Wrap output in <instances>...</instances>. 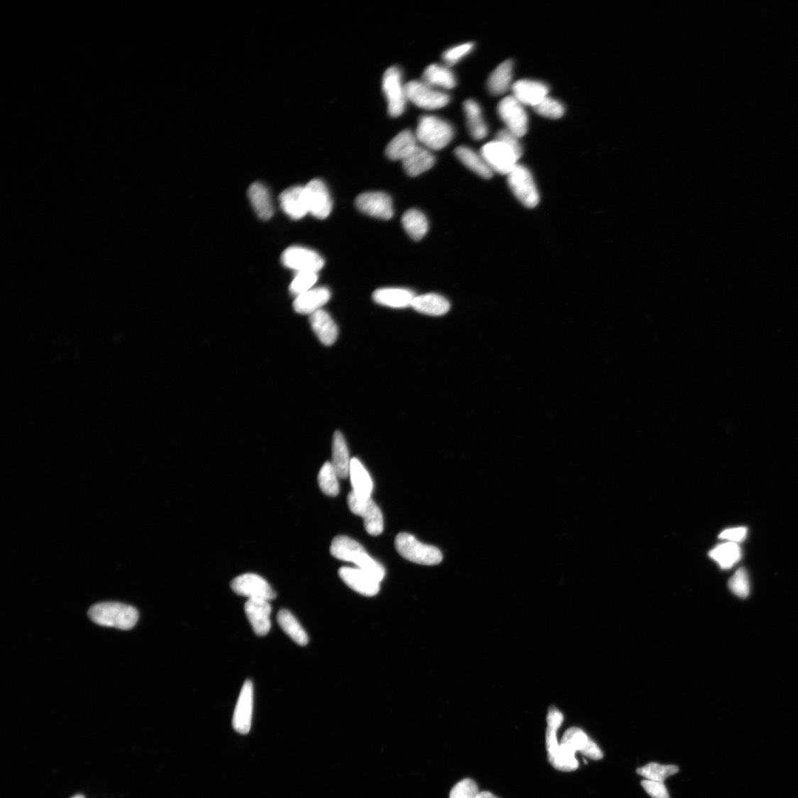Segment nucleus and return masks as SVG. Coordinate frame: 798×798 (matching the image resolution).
Here are the masks:
<instances>
[{
    "label": "nucleus",
    "mask_w": 798,
    "mask_h": 798,
    "mask_svg": "<svg viewBox=\"0 0 798 798\" xmlns=\"http://www.w3.org/2000/svg\"><path fill=\"white\" fill-rule=\"evenodd\" d=\"M402 223L410 237L416 241L422 240L429 229L426 216L420 210L414 209H409L404 214Z\"/></svg>",
    "instance_id": "35"
},
{
    "label": "nucleus",
    "mask_w": 798,
    "mask_h": 798,
    "mask_svg": "<svg viewBox=\"0 0 798 798\" xmlns=\"http://www.w3.org/2000/svg\"><path fill=\"white\" fill-rule=\"evenodd\" d=\"M496 139L501 141L507 143L508 145H510L511 148H513L520 156H522L523 148L519 141L520 138L512 133L510 131L507 130L506 129L504 130H501L498 133Z\"/></svg>",
    "instance_id": "46"
},
{
    "label": "nucleus",
    "mask_w": 798,
    "mask_h": 798,
    "mask_svg": "<svg viewBox=\"0 0 798 798\" xmlns=\"http://www.w3.org/2000/svg\"><path fill=\"white\" fill-rule=\"evenodd\" d=\"M641 785L652 798H669L668 791L663 782L645 780Z\"/></svg>",
    "instance_id": "45"
},
{
    "label": "nucleus",
    "mask_w": 798,
    "mask_h": 798,
    "mask_svg": "<svg viewBox=\"0 0 798 798\" xmlns=\"http://www.w3.org/2000/svg\"><path fill=\"white\" fill-rule=\"evenodd\" d=\"M561 743H565L575 753H581L592 760H601L603 754L600 748L581 729L572 728L566 731Z\"/></svg>",
    "instance_id": "19"
},
{
    "label": "nucleus",
    "mask_w": 798,
    "mask_h": 798,
    "mask_svg": "<svg viewBox=\"0 0 798 798\" xmlns=\"http://www.w3.org/2000/svg\"><path fill=\"white\" fill-rule=\"evenodd\" d=\"M679 769L675 765H661L657 763H650L647 765L638 769V773L650 781L664 782L665 780L679 772Z\"/></svg>",
    "instance_id": "39"
},
{
    "label": "nucleus",
    "mask_w": 798,
    "mask_h": 798,
    "mask_svg": "<svg viewBox=\"0 0 798 798\" xmlns=\"http://www.w3.org/2000/svg\"><path fill=\"white\" fill-rule=\"evenodd\" d=\"M408 101L415 106L432 111L447 105L450 98L439 89L432 87L422 81H411L406 84Z\"/></svg>",
    "instance_id": "8"
},
{
    "label": "nucleus",
    "mask_w": 798,
    "mask_h": 798,
    "mask_svg": "<svg viewBox=\"0 0 798 798\" xmlns=\"http://www.w3.org/2000/svg\"><path fill=\"white\" fill-rule=\"evenodd\" d=\"M331 554L338 559L351 562L381 583L386 576L384 567L372 558L357 541L347 536H337L332 543Z\"/></svg>",
    "instance_id": "1"
},
{
    "label": "nucleus",
    "mask_w": 798,
    "mask_h": 798,
    "mask_svg": "<svg viewBox=\"0 0 798 798\" xmlns=\"http://www.w3.org/2000/svg\"><path fill=\"white\" fill-rule=\"evenodd\" d=\"M339 575L344 584L361 595L373 596L379 592L380 582L360 569L341 567Z\"/></svg>",
    "instance_id": "16"
},
{
    "label": "nucleus",
    "mask_w": 798,
    "mask_h": 798,
    "mask_svg": "<svg viewBox=\"0 0 798 798\" xmlns=\"http://www.w3.org/2000/svg\"><path fill=\"white\" fill-rule=\"evenodd\" d=\"M534 109L537 114L551 119H558L565 114L564 104L549 97L544 99Z\"/></svg>",
    "instance_id": "41"
},
{
    "label": "nucleus",
    "mask_w": 798,
    "mask_h": 798,
    "mask_svg": "<svg viewBox=\"0 0 798 798\" xmlns=\"http://www.w3.org/2000/svg\"><path fill=\"white\" fill-rule=\"evenodd\" d=\"M397 552L412 563L434 566L441 563L443 555L437 547L426 545L408 533L398 534L395 540Z\"/></svg>",
    "instance_id": "4"
},
{
    "label": "nucleus",
    "mask_w": 798,
    "mask_h": 798,
    "mask_svg": "<svg viewBox=\"0 0 798 798\" xmlns=\"http://www.w3.org/2000/svg\"><path fill=\"white\" fill-rule=\"evenodd\" d=\"M731 591L737 596L746 598L750 591L749 576L745 569H739L730 579L728 583Z\"/></svg>",
    "instance_id": "42"
},
{
    "label": "nucleus",
    "mask_w": 798,
    "mask_h": 798,
    "mask_svg": "<svg viewBox=\"0 0 798 798\" xmlns=\"http://www.w3.org/2000/svg\"><path fill=\"white\" fill-rule=\"evenodd\" d=\"M251 204L261 219L267 221L273 216L275 210L267 188L261 183L251 185L248 191Z\"/></svg>",
    "instance_id": "27"
},
{
    "label": "nucleus",
    "mask_w": 798,
    "mask_h": 798,
    "mask_svg": "<svg viewBox=\"0 0 798 798\" xmlns=\"http://www.w3.org/2000/svg\"><path fill=\"white\" fill-rule=\"evenodd\" d=\"M478 785L471 779H464L450 792L449 798H477L479 794Z\"/></svg>",
    "instance_id": "43"
},
{
    "label": "nucleus",
    "mask_w": 798,
    "mask_h": 798,
    "mask_svg": "<svg viewBox=\"0 0 798 798\" xmlns=\"http://www.w3.org/2000/svg\"><path fill=\"white\" fill-rule=\"evenodd\" d=\"M508 184L514 195L524 207L535 208L539 204V192L528 168L518 165L508 175Z\"/></svg>",
    "instance_id": "6"
},
{
    "label": "nucleus",
    "mask_w": 798,
    "mask_h": 798,
    "mask_svg": "<svg viewBox=\"0 0 798 798\" xmlns=\"http://www.w3.org/2000/svg\"><path fill=\"white\" fill-rule=\"evenodd\" d=\"M318 280L317 272L302 271L297 272V275L290 285V292L297 297L312 289Z\"/></svg>",
    "instance_id": "40"
},
{
    "label": "nucleus",
    "mask_w": 798,
    "mask_h": 798,
    "mask_svg": "<svg viewBox=\"0 0 798 798\" xmlns=\"http://www.w3.org/2000/svg\"><path fill=\"white\" fill-rule=\"evenodd\" d=\"M481 154L493 173L507 175L518 165L521 158L510 145L497 139L486 143Z\"/></svg>",
    "instance_id": "5"
},
{
    "label": "nucleus",
    "mask_w": 798,
    "mask_h": 798,
    "mask_svg": "<svg viewBox=\"0 0 798 798\" xmlns=\"http://www.w3.org/2000/svg\"><path fill=\"white\" fill-rule=\"evenodd\" d=\"M748 535V529L745 528H736L725 530L721 532L718 537L721 540L738 543L745 540Z\"/></svg>",
    "instance_id": "47"
},
{
    "label": "nucleus",
    "mask_w": 798,
    "mask_h": 798,
    "mask_svg": "<svg viewBox=\"0 0 798 798\" xmlns=\"http://www.w3.org/2000/svg\"><path fill=\"white\" fill-rule=\"evenodd\" d=\"M422 81L434 88L450 89L457 86V78L449 66L433 64L424 71Z\"/></svg>",
    "instance_id": "30"
},
{
    "label": "nucleus",
    "mask_w": 798,
    "mask_h": 798,
    "mask_svg": "<svg viewBox=\"0 0 798 798\" xmlns=\"http://www.w3.org/2000/svg\"><path fill=\"white\" fill-rule=\"evenodd\" d=\"M339 479H346L350 475L351 460L346 439L339 431H336L333 438V461L332 462Z\"/></svg>",
    "instance_id": "31"
},
{
    "label": "nucleus",
    "mask_w": 798,
    "mask_h": 798,
    "mask_svg": "<svg viewBox=\"0 0 798 798\" xmlns=\"http://www.w3.org/2000/svg\"><path fill=\"white\" fill-rule=\"evenodd\" d=\"M415 295L410 290L403 288H383L376 290L373 300L384 306L405 308L411 306Z\"/></svg>",
    "instance_id": "22"
},
{
    "label": "nucleus",
    "mask_w": 798,
    "mask_h": 798,
    "mask_svg": "<svg viewBox=\"0 0 798 798\" xmlns=\"http://www.w3.org/2000/svg\"><path fill=\"white\" fill-rule=\"evenodd\" d=\"M415 134L405 131L395 136L388 143L386 153L393 160H403L419 146Z\"/></svg>",
    "instance_id": "25"
},
{
    "label": "nucleus",
    "mask_w": 798,
    "mask_h": 798,
    "mask_svg": "<svg viewBox=\"0 0 798 798\" xmlns=\"http://www.w3.org/2000/svg\"><path fill=\"white\" fill-rule=\"evenodd\" d=\"M244 610L253 632L258 636H266L271 626L270 602L258 598H250L246 603Z\"/></svg>",
    "instance_id": "17"
},
{
    "label": "nucleus",
    "mask_w": 798,
    "mask_h": 798,
    "mask_svg": "<svg viewBox=\"0 0 798 798\" xmlns=\"http://www.w3.org/2000/svg\"><path fill=\"white\" fill-rule=\"evenodd\" d=\"M253 684L246 680L244 684L237 704L234 712L232 725L238 733L245 735L249 733L251 727L253 706Z\"/></svg>",
    "instance_id": "15"
},
{
    "label": "nucleus",
    "mask_w": 798,
    "mask_h": 798,
    "mask_svg": "<svg viewBox=\"0 0 798 798\" xmlns=\"http://www.w3.org/2000/svg\"><path fill=\"white\" fill-rule=\"evenodd\" d=\"M383 89L388 102V114L392 117L400 116L405 112L408 101L406 84H403L400 70L391 67L386 70Z\"/></svg>",
    "instance_id": "7"
},
{
    "label": "nucleus",
    "mask_w": 798,
    "mask_h": 798,
    "mask_svg": "<svg viewBox=\"0 0 798 798\" xmlns=\"http://www.w3.org/2000/svg\"><path fill=\"white\" fill-rule=\"evenodd\" d=\"M72 798H84V797L82 794H77V795H75V797H72Z\"/></svg>",
    "instance_id": "49"
},
{
    "label": "nucleus",
    "mask_w": 798,
    "mask_h": 798,
    "mask_svg": "<svg viewBox=\"0 0 798 798\" xmlns=\"http://www.w3.org/2000/svg\"><path fill=\"white\" fill-rule=\"evenodd\" d=\"M498 112L507 130L519 138L527 134L529 126L528 113L525 110L524 105L513 96L507 97L501 100L498 106Z\"/></svg>",
    "instance_id": "11"
},
{
    "label": "nucleus",
    "mask_w": 798,
    "mask_h": 798,
    "mask_svg": "<svg viewBox=\"0 0 798 798\" xmlns=\"http://www.w3.org/2000/svg\"><path fill=\"white\" fill-rule=\"evenodd\" d=\"M455 153L464 165L479 176L484 179H489L493 176L494 173L486 164L481 154L464 146L459 147Z\"/></svg>",
    "instance_id": "33"
},
{
    "label": "nucleus",
    "mask_w": 798,
    "mask_h": 798,
    "mask_svg": "<svg viewBox=\"0 0 798 798\" xmlns=\"http://www.w3.org/2000/svg\"><path fill=\"white\" fill-rule=\"evenodd\" d=\"M350 478L353 492L360 498H368L373 489L372 479L364 464L356 458L351 460Z\"/></svg>",
    "instance_id": "28"
},
{
    "label": "nucleus",
    "mask_w": 798,
    "mask_h": 798,
    "mask_svg": "<svg viewBox=\"0 0 798 798\" xmlns=\"http://www.w3.org/2000/svg\"><path fill=\"white\" fill-rule=\"evenodd\" d=\"M417 140L430 151H440L454 137V129L447 121L434 116L420 118L415 133Z\"/></svg>",
    "instance_id": "3"
},
{
    "label": "nucleus",
    "mask_w": 798,
    "mask_h": 798,
    "mask_svg": "<svg viewBox=\"0 0 798 798\" xmlns=\"http://www.w3.org/2000/svg\"><path fill=\"white\" fill-rule=\"evenodd\" d=\"M88 616L99 625L131 630L137 623L138 612L133 606L119 603H102L89 608Z\"/></svg>",
    "instance_id": "2"
},
{
    "label": "nucleus",
    "mask_w": 798,
    "mask_h": 798,
    "mask_svg": "<svg viewBox=\"0 0 798 798\" xmlns=\"http://www.w3.org/2000/svg\"><path fill=\"white\" fill-rule=\"evenodd\" d=\"M464 111L471 137L476 140L483 139L488 134V128L480 105L475 100H466L464 104Z\"/></svg>",
    "instance_id": "32"
},
{
    "label": "nucleus",
    "mask_w": 798,
    "mask_h": 798,
    "mask_svg": "<svg viewBox=\"0 0 798 798\" xmlns=\"http://www.w3.org/2000/svg\"><path fill=\"white\" fill-rule=\"evenodd\" d=\"M575 752L565 743H561L557 752L549 757L550 764L562 772H572L579 767Z\"/></svg>",
    "instance_id": "37"
},
{
    "label": "nucleus",
    "mask_w": 798,
    "mask_h": 798,
    "mask_svg": "<svg viewBox=\"0 0 798 798\" xmlns=\"http://www.w3.org/2000/svg\"><path fill=\"white\" fill-rule=\"evenodd\" d=\"M310 322L320 341L324 346H332L338 337V328L332 317L321 310L310 315Z\"/></svg>",
    "instance_id": "23"
},
{
    "label": "nucleus",
    "mask_w": 798,
    "mask_h": 798,
    "mask_svg": "<svg viewBox=\"0 0 798 798\" xmlns=\"http://www.w3.org/2000/svg\"><path fill=\"white\" fill-rule=\"evenodd\" d=\"M283 210L294 220L302 219L308 209L306 204L304 187H293L285 190L280 197Z\"/></svg>",
    "instance_id": "21"
},
{
    "label": "nucleus",
    "mask_w": 798,
    "mask_h": 798,
    "mask_svg": "<svg viewBox=\"0 0 798 798\" xmlns=\"http://www.w3.org/2000/svg\"><path fill=\"white\" fill-rule=\"evenodd\" d=\"M308 213L318 219H325L330 215L333 205L327 187L323 181L315 179L304 187Z\"/></svg>",
    "instance_id": "12"
},
{
    "label": "nucleus",
    "mask_w": 798,
    "mask_h": 798,
    "mask_svg": "<svg viewBox=\"0 0 798 798\" xmlns=\"http://www.w3.org/2000/svg\"><path fill=\"white\" fill-rule=\"evenodd\" d=\"M278 622L283 630L299 645L304 646L308 643V637L295 616L286 609H282L278 614Z\"/></svg>",
    "instance_id": "36"
},
{
    "label": "nucleus",
    "mask_w": 798,
    "mask_h": 798,
    "mask_svg": "<svg viewBox=\"0 0 798 798\" xmlns=\"http://www.w3.org/2000/svg\"><path fill=\"white\" fill-rule=\"evenodd\" d=\"M281 261L283 265L297 272H318L324 266L323 258L316 251L302 246H291L284 251Z\"/></svg>",
    "instance_id": "13"
},
{
    "label": "nucleus",
    "mask_w": 798,
    "mask_h": 798,
    "mask_svg": "<svg viewBox=\"0 0 798 798\" xmlns=\"http://www.w3.org/2000/svg\"><path fill=\"white\" fill-rule=\"evenodd\" d=\"M231 588L235 594L250 598L271 601L277 596L275 591L262 576L245 574L232 580Z\"/></svg>",
    "instance_id": "10"
},
{
    "label": "nucleus",
    "mask_w": 798,
    "mask_h": 798,
    "mask_svg": "<svg viewBox=\"0 0 798 798\" xmlns=\"http://www.w3.org/2000/svg\"><path fill=\"white\" fill-rule=\"evenodd\" d=\"M477 798H498L493 794L489 792H481L479 793Z\"/></svg>",
    "instance_id": "48"
},
{
    "label": "nucleus",
    "mask_w": 798,
    "mask_h": 798,
    "mask_svg": "<svg viewBox=\"0 0 798 798\" xmlns=\"http://www.w3.org/2000/svg\"><path fill=\"white\" fill-rule=\"evenodd\" d=\"M348 504L351 511L364 519L367 532L378 536L384 530V518L379 507L371 499L360 498L353 491L348 496Z\"/></svg>",
    "instance_id": "9"
},
{
    "label": "nucleus",
    "mask_w": 798,
    "mask_h": 798,
    "mask_svg": "<svg viewBox=\"0 0 798 798\" xmlns=\"http://www.w3.org/2000/svg\"><path fill=\"white\" fill-rule=\"evenodd\" d=\"M411 307L416 312L434 317L444 315L450 310V304L445 297L433 293L415 296Z\"/></svg>",
    "instance_id": "24"
},
{
    "label": "nucleus",
    "mask_w": 798,
    "mask_h": 798,
    "mask_svg": "<svg viewBox=\"0 0 798 798\" xmlns=\"http://www.w3.org/2000/svg\"><path fill=\"white\" fill-rule=\"evenodd\" d=\"M338 476L331 462H326L321 468L318 482L321 491L324 494L330 497H336L339 493Z\"/></svg>",
    "instance_id": "38"
},
{
    "label": "nucleus",
    "mask_w": 798,
    "mask_h": 798,
    "mask_svg": "<svg viewBox=\"0 0 798 798\" xmlns=\"http://www.w3.org/2000/svg\"><path fill=\"white\" fill-rule=\"evenodd\" d=\"M330 298L331 293L327 288H312L296 297L293 304L294 310L301 315H312L321 310V307L327 303Z\"/></svg>",
    "instance_id": "20"
},
{
    "label": "nucleus",
    "mask_w": 798,
    "mask_h": 798,
    "mask_svg": "<svg viewBox=\"0 0 798 798\" xmlns=\"http://www.w3.org/2000/svg\"><path fill=\"white\" fill-rule=\"evenodd\" d=\"M514 64L506 60L498 65L489 77L487 82L488 92L493 95L504 94L512 87ZM513 85V84H512Z\"/></svg>",
    "instance_id": "29"
},
{
    "label": "nucleus",
    "mask_w": 798,
    "mask_h": 798,
    "mask_svg": "<svg viewBox=\"0 0 798 798\" xmlns=\"http://www.w3.org/2000/svg\"><path fill=\"white\" fill-rule=\"evenodd\" d=\"M513 97L523 105L535 107L548 97L549 87L543 82L530 80L517 81L512 86Z\"/></svg>",
    "instance_id": "18"
},
{
    "label": "nucleus",
    "mask_w": 798,
    "mask_h": 798,
    "mask_svg": "<svg viewBox=\"0 0 798 798\" xmlns=\"http://www.w3.org/2000/svg\"><path fill=\"white\" fill-rule=\"evenodd\" d=\"M356 206L360 212L378 219L390 220L393 216L392 200L384 192L361 194L356 199Z\"/></svg>",
    "instance_id": "14"
},
{
    "label": "nucleus",
    "mask_w": 798,
    "mask_h": 798,
    "mask_svg": "<svg viewBox=\"0 0 798 798\" xmlns=\"http://www.w3.org/2000/svg\"><path fill=\"white\" fill-rule=\"evenodd\" d=\"M474 48V44L471 43L453 47L444 53L443 60L447 66L454 65L466 57Z\"/></svg>",
    "instance_id": "44"
},
{
    "label": "nucleus",
    "mask_w": 798,
    "mask_h": 798,
    "mask_svg": "<svg viewBox=\"0 0 798 798\" xmlns=\"http://www.w3.org/2000/svg\"><path fill=\"white\" fill-rule=\"evenodd\" d=\"M709 556L722 569L734 567L741 558V550L738 543L726 542L713 549Z\"/></svg>",
    "instance_id": "34"
},
{
    "label": "nucleus",
    "mask_w": 798,
    "mask_h": 798,
    "mask_svg": "<svg viewBox=\"0 0 798 798\" xmlns=\"http://www.w3.org/2000/svg\"><path fill=\"white\" fill-rule=\"evenodd\" d=\"M434 157L430 151L419 145L403 163L406 173L415 177L430 170L434 166Z\"/></svg>",
    "instance_id": "26"
}]
</instances>
